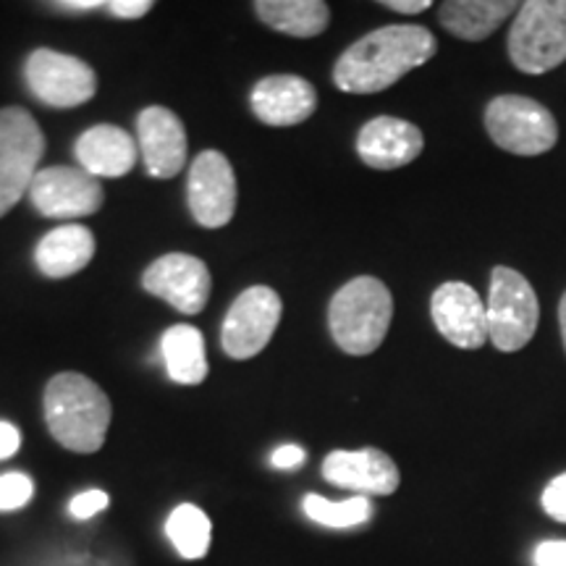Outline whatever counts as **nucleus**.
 Returning a JSON list of instances; mask_svg holds the SVG:
<instances>
[{
    "label": "nucleus",
    "instance_id": "obj_33",
    "mask_svg": "<svg viewBox=\"0 0 566 566\" xmlns=\"http://www.w3.org/2000/svg\"><path fill=\"white\" fill-rule=\"evenodd\" d=\"M103 0H59L55 9L59 11H69V13H87L95 9H103Z\"/></svg>",
    "mask_w": 566,
    "mask_h": 566
},
{
    "label": "nucleus",
    "instance_id": "obj_13",
    "mask_svg": "<svg viewBox=\"0 0 566 566\" xmlns=\"http://www.w3.org/2000/svg\"><path fill=\"white\" fill-rule=\"evenodd\" d=\"M210 271L200 258L192 254H166L158 258L142 275L147 292L166 300L184 315L202 313L210 296Z\"/></svg>",
    "mask_w": 566,
    "mask_h": 566
},
{
    "label": "nucleus",
    "instance_id": "obj_7",
    "mask_svg": "<svg viewBox=\"0 0 566 566\" xmlns=\"http://www.w3.org/2000/svg\"><path fill=\"white\" fill-rule=\"evenodd\" d=\"M42 153L45 137L32 113L24 108L0 111V218L30 195Z\"/></svg>",
    "mask_w": 566,
    "mask_h": 566
},
{
    "label": "nucleus",
    "instance_id": "obj_8",
    "mask_svg": "<svg viewBox=\"0 0 566 566\" xmlns=\"http://www.w3.org/2000/svg\"><path fill=\"white\" fill-rule=\"evenodd\" d=\"M27 84L51 108H76L97 92V74L76 55L40 48L27 59Z\"/></svg>",
    "mask_w": 566,
    "mask_h": 566
},
{
    "label": "nucleus",
    "instance_id": "obj_19",
    "mask_svg": "<svg viewBox=\"0 0 566 566\" xmlns=\"http://www.w3.org/2000/svg\"><path fill=\"white\" fill-rule=\"evenodd\" d=\"M95 258V237L87 226L69 223L59 226L42 237L34 250V263L48 279H69V275L84 271Z\"/></svg>",
    "mask_w": 566,
    "mask_h": 566
},
{
    "label": "nucleus",
    "instance_id": "obj_25",
    "mask_svg": "<svg viewBox=\"0 0 566 566\" xmlns=\"http://www.w3.org/2000/svg\"><path fill=\"white\" fill-rule=\"evenodd\" d=\"M34 495V483L24 472H6L0 475V512H17L27 506Z\"/></svg>",
    "mask_w": 566,
    "mask_h": 566
},
{
    "label": "nucleus",
    "instance_id": "obj_3",
    "mask_svg": "<svg viewBox=\"0 0 566 566\" xmlns=\"http://www.w3.org/2000/svg\"><path fill=\"white\" fill-rule=\"evenodd\" d=\"M394 317V296L384 281L359 275L344 283L328 307L331 336L338 349L354 357L373 354L384 344Z\"/></svg>",
    "mask_w": 566,
    "mask_h": 566
},
{
    "label": "nucleus",
    "instance_id": "obj_34",
    "mask_svg": "<svg viewBox=\"0 0 566 566\" xmlns=\"http://www.w3.org/2000/svg\"><path fill=\"white\" fill-rule=\"evenodd\" d=\"M558 328H562V338H564V349H566V292L558 302Z\"/></svg>",
    "mask_w": 566,
    "mask_h": 566
},
{
    "label": "nucleus",
    "instance_id": "obj_31",
    "mask_svg": "<svg viewBox=\"0 0 566 566\" xmlns=\"http://www.w3.org/2000/svg\"><path fill=\"white\" fill-rule=\"evenodd\" d=\"M21 436L19 428L11 422H0V459H9L19 451Z\"/></svg>",
    "mask_w": 566,
    "mask_h": 566
},
{
    "label": "nucleus",
    "instance_id": "obj_1",
    "mask_svg": "<svg viewBox=\"0 0 566 566\" xmlns=\"http://www.w3.org/2000/svg\"><path fill=\"white\" fill-rule=\"evenodd\" d=\"M438 42L424 27L391 24L380 27L363 40L346 48L334 66V82L349 95H375L384 92L433 59Z\"/></svg>",
    "mask_w": 566,
    "mask_h": 566
},
{
    "label": "nucleus",
    "instance_id": "obj_11",
    "mask_svg": "<svg viewBox=\"0 0 566 566\" xmlns=\"http://www.w3.org/2000/svg\"><path fill=\"white\" fill-rule=\"evenodd\" d=\"M187 200L195 221L205 229H221L237 212V176L229 158L218 150H205L189 168Z\"/></svg>",
    "mask_w": 566,
    "mask_h": 566
},
{
    "label": "nucleus",
    "instance_id": "obj_9",
    "mask_svg": "<svg viewBox=\"0 0 566 566\" xmlns=\"http://www.w3.org/2000/svg\"><path fill=\"white\" fill-rule=\"evenodd\" d=\"M281 296L271 286H252L237 296L221 328V346L231 359H250L271 344L281 323Z\"/></svg>",
    "mask_w": 566,
    "mask_h": 566
},
{
    "label": "nucleus",
    "instance_id": "obj_20",
    "mask_svg": "<svg viewBox=\"0 0 566 566\" xmlns=\"http://www.w3.org/2000/svg\"><path fill=\"white\" fill-rule=\"evenodd\" d=\"M520 3L514 0H446L438 19L454 38L467 42L488 40L504 21L516 17Z\"/></svg>",
    "mask_w": 566,
    "mask_h": 566
},
{
    "label": "nucleus",
    "instance_id": "obj_30",
    "mask_svg": "<svg viewBox=\"0 0 566 566\" xmlns=\"http://www.w3.org/2000/svg\"><path fill=\"white\" fill-rule=\"evenodd\" d=\"M304 459H307V454H304V449H300V446H279L273 451L271 464L275 470H296V467L304 464Z\"/></svg>",
    "mask_w": 566,
    "mask_h": 566
},
{
    "label": "nucleus",
    "instance_id": "obj_15",
    "mask_svg": "<svg viewBox=\"0 0 566 566\" xmlns=\"http://www.w3.org/2000/svg\"><path fill=\"white\" fill-rule=\"evenodd\" d=\"M139 150L153 179H174L187 163V129L174 111L145 108L137 118Z\"/></svg>",
    "mask_w": 566,
    "mask_h": 566
},
{
    "label": "nucleus",
    "instance_id": "obj_24",
    "mask_svg": "<svg viewBox=\"0 0 566 566\" xmlns=\"http://www.w3.org/2000/svg\"><path fill=\"white\" fill-rule=\"evenodd\" d=\"M302 509L310 520L317 522V525L334 530L365 525L373 516V504L367 495H354V499L346 501H328L323 499V495L310 493L307 499L302 501Z\"/></svg>",
    "mask_w": 566,
    "mask_h": 566
},
{
    "label": "nucleus",
    "instance_id": "obj_5",
    "mask_svg": "<svg viewBox=\"0 0 566 566\" xmlns=\"http://www.w3.org/2000/svg\"><path fill=\"white\" fill-rule=\"evenodd\" d=\"M488 338L499 352H520L533 342L541 323V304L535 289L520 271L495 265L488 292Z\"/></svg>",
    "mask_w": 566,
    "mask_h": 566
},
{
    "label": "nucleus",
    "instance_id": "obj_12",
    "mask_svg": "<svg viewBox=\"0 0 566 566\" xmlns=\"http://www.w3.org/2000/svg\"><path fill=\"white\" fill-rule=\"evenodd\" d=\"M430 315L446 342L459 349H480L488 338V310L470 283L446 281L430 300Z\"/></svg>",
    "mask_w": 566,
    "mask_h": 566
},
{
    "label": "nucleus",
    "instance_id": "obj_18",
    "mask_svg": "<svg viewBox=\"0 0 566 566\" xmlns=\"http://www.w3.org/2000/svg\"><path fill=\"white\" fill-rule=\"evenodd\" d=\"M74 155L95 179H122L137 166V142L118 126L97 124L76 139Z\"/></svg>",
    "mask_w": 566,
    "mask_h": 566
},
{
    "label": "nucleus",
    "instance_id": "obj_2",
    "mask_svg": "<svg viewBox=\"0 0 566 566\" xmlns=\"http://www.w3.org/2000/svg\"><path fill=\"white\" fill-rule=\"evenodd\" d=\"M45 422L63 449L95 454L111 428V399L82 373H59L45 386Z\"/></svg>",
    "mask_w": 566,
    "mask_h": 566
},
{
    "label": "nucleus",
    "instance_id": "obj_26",
    "mask_svg": "<svg viewBox=\"0 0 566 566\" xmlns=\"http://www.w3.org/2000/svg\"><path fill=\"white\" fill-rule=\"evenodd\" d=\"M541 504H543V509H546L548 516H554L556 522H564L566 525V472L556 475L546 485Z\"/></svg>",
    "mask_w": 566,
    "mask_h": 566
},
{
    "label": "nucleus",
    "instance_id": "obj_29",
    "mask_svg": "<svg viewBox=\"0 0 566 566\" xmlns=\"http://www.w3.org/2000/svg\"><path fill=\"white\" fill-rule=\"evenodd\" d=\"M105 9L118 19H142L147 11H153V0H111Z\"/></svg>",
    "mask_w": 566,
    "mask_h": 566
},
{
    "label": "nucleus",
    "instance_id": "obj_22",
    "mask_svg": "<svg viewBox=\"0 0 566 566\" xmlns=\"http://www.w3.org/2000/svg\"><path fill=\"white\" fill-rule=\"evenodd\" d=\"M254 11L275 32L292 38H317L331 21V9L323 0H258Z\"/></svg>",
    "mask_w": 566,
    "mask_h": 566
},
{
    "label": "nucleus",
    "instance_id": "obj_28",
    "mask_svg": "<svg viewBox=\"0 0 566 566\" xmlns=\"http://www.w3.org/2000/svg\"><path fill=\"white\" fill-rule=\"evenodd\" d=\"M535 566H566V541H546L535 548Z\"/></svg>",
    "mask_w": 566,
    "mask_h": 566
},
{
    "label": "nucleus",
    "instance_id": "obj_23",
    "mask_svg": "<svg viewBox=\"0 0 566 566\" xmlns=\"http://www.w3.org/2000/svg\"><path fill=\"white\" fill-rule=\"evenodd\" d=\"M210 520L195 504L176 506L166 522V535L184 558H202L210 548Z\"/></svg>",
    "mask_w": 566,
    "mask_h": 566
},
{
    "label": "nucleus",
    "instance_id": "obj_4",
    "mask_svg": "<svg viewBox=\"0 0 566 566\" xmlns=\"http://www.w3.org/2000/svg\"><path fill=\"white\" fill-rule=\"evenodd\" d=\"M509 59L522 74H548L566 61V0H527L509 30Z\"/></svg>",
    "mask_w": 566,
    "mask_h": 566
},
{
    "label": "nucleus",
    "instance_id": "obj_21",
    "mask_svg": "<svg viewBox=\"0 0 566 566\" xmlns=\"http://www.w3.org/2000/svg\"><path fill=\"white\" fill-rule=\"evenodd\" d=\"M168 378L179 386H200L208 378L205 338L195 325H171L160 338Z\"/></svg>",
    "mask_w": 566,
    "mask_h": 566
},
{
    "label": "nucleus",
    "instance_id": "obj_32",
    "mask_svg": "<svg viewBox=\"0 0 566 566\" xmlns=\"http://www.w3.org/2000/svg\"><path fill=\"white\" fill-rule=\"evenodd\" d=\"M380 6H386V9L399 11V13H422L430 9V0H384Z\"/></svg>",
    "mask_w": 566,
    "mask_h": 566
},
{
    "label": "nucleus",
    "instance_id": "obj_10",
    "mask_svg": "<svg viewBox=\"0 0 566 566\" xmlns=\"http://www.w3.org/2000/svg\"><path fill=\"white\" fill-rule=\"evenodd\" d=\"M30 200L45 218H87L103 208V184L82 168L53 166L38 171Z\"/></svg>",
    "mask_w": 566,
    "mask_h": 566
},
{
    "label": "nucleus",
    "instance_id": "obj_14",
    "mask_svg": "<svg viewBox=\"0 0 566 566\" xmlns=\"http://www.w3.org/2000/svg\"><path fill=\"white\" fill-rule=\"evenodd\" d=\"M323 478L359 495H391L401 483L399 467L380 449L331 451L323 462Z\"/></svg>",
    "mask_w": 566,
    "mask_h": 566
},
{
    "label": "nucleus",
    "instance_id": "obj_17",
    "mask_svg": "<svg viewBox=\"0 0 566 566\" xmlns=\"http://www.w3.org/2000/svg\"><path fill=\"white\" fill-rule=\"evenodd\" d=\"M252 111L268 126H296L307 122L317 108L313 84L294 74H273L254 84Z\"/></svg>",
    "mask_w": 566,
    "mask_h": 566
},
{
    "label": "nucleus",
    "instance_id": "obj_27",
    "mask_svg": "<svg viewBox=\"0 0 566 566\" xmlns=\"http://www.w3.org/2000/svg\"><path fill=\"white\" fill-rule=\"evenodd\" d=\"M108 506V493L105 491H84L80 495H74L69 504V512L74 520H90L97 512Z\"/></svg>",
    "mask_w": 566,
    "mask_h": 566
},
{
    "label": "nucleus",
    "instance_id": "obj_16",
    "mask_svg": "<svg viewBox=\"0 0 566 566\" xmlns=\"http://www.w3.org/2000/svg\"><path fill=\"white\" fill-rule=\"evenodd\" d=\"M424 147L422 132L396 116H378L357 134V155L375 171H396L420 158Z\"/></svg>",
    "mask_w": 566,
    "mask_h": 566
},
{
    "label": "nucleus",
    "instance_id": "obj_6",
    "mask_svg": "<svg viewBox=\"0 0 566 566\" xmlns=\"http://www.w3.org/2000/svg\"><path fill=\"white\" fill-rule=\"evenodd\" d=\"M485 129L501 150L533 158L554 150L558 124L546 105L525 95H499L485 108Z\"/></svg>",
    "mask_w": 566,
    "mask_h": 566
}]
</instances>
